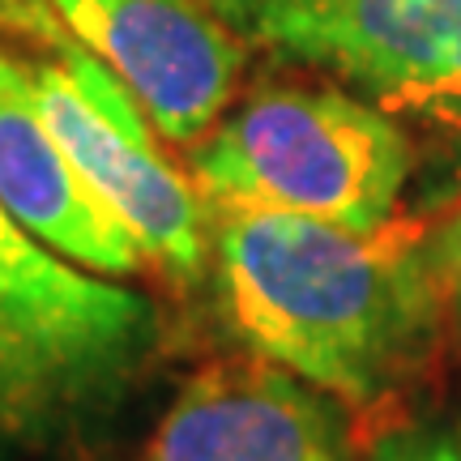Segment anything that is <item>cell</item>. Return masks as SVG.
I'll list each match as a JSON object with an SVG mask.
<instances>
[{
    "mask_svg": "<svg viewBox=\"0 0 461 461\" xmlns=\"http://www.w3.org/2000/svg\"><path fill=\"white\" fill-rule=\"evenodd\" d=\"M5 453H9V440H5V436H0V461H9V457H5Z\"/></svg>",
    "mask_w": 461,
    "mask_h": 461,
    "instance_id": "11",
    "label": "cell"
},
{
    "mask_svg": "<svg viewBox=\"0 0 461 461\" xmlns=\"http://www.w3.org/2000/svg\"><path fill=\"white\" fill-rule=\"evenodd\" d=\"M158 312L90 274L0 205V436L56 448L112 411L149 359Z\"/></svg>",
    "mask_w": 461,
    "mask_h": 461,
    "instance_id": "2",
    "label": "cell"
},
{
    "mask_svg": "<svg viewBox=\"0 0 461 461\" xmlns=\"http://www.w3.org/2000/svg\"><path fill=\"white\" fill-rule=\"evenodd\" d=\"M0 205L65 261L103 278L149 265L129 222L95 193L39 112L31 68L0 48Z\"/></svg>",
    "mask_w": 461,
    "mask_h": 461,
    "instance_id": "8",
    "label": "cell"
},
{
    "mask_svg": "<svg viewBox=\"0 0 461 461\" xmlns=\"http://www.w3.org/2000/svg\"><path fill=\"white\" fill-rule=\"evenodd\" d=\"M167 141H201L227 112L248 48L210 0H43Z\"/></svg>",
    "mask_w": 461,
    "mask_h": 461,
    "instance_id": "6",
    "label": "cell"
},
{
    "mask_svg": "<svg viewBox=\"0 0 461 461\" xmlns=\"http://www.w3.org/2000/svg\"><path fill=\"white\" fill-rule=\"evenodd\" d=\"M141 461H350L346 406L261 355L184 380Z\"/></svg>",
    "mask_w": 461,
    "mask_h": 461,
    "instance_id": "7",
    "label": "cell"
},
{
    "mask_svg": "<svg viewBox=\"0 0 461 461\" xmlns=\"http://www.w3.org/2000/svg\"><path fill=\"white\" fill-rule=\"evenodd\" d=\"M210 248L248 350L350 411H372L419 376L448 321L423 235L411 227L359 235L299 214L214 205Z\"/></svg>",
    "mask_w": 461,
    "mask_h": 461,
    "instance_id": "1",
    "label": "cell"
},
{
    "mask_svg": "<svg viewBox=\"0 0 461 461\" xmlns=\"http://www.w3.org/2000/svg\"><path fill=\"white\" fill-rule=\"evenodd\" d=\"M278 65L312 68L393 115L461 132V0H210Z\"/></svg>",
    "mask_w": 461,
    "mask_h": 461,
    "instance_id": "4",
    "label": "cell"
},
{
    "mask_svg": "<svg viewBox=\"0 0 461 461\" xmlns=\"http://www.w3.org/2000/svg\"><path fill=\"white\" fill-rule=\"evenodd\" d=\"M39 112L56 141L129 222L149 265L193 282L210 261V218L197 188L158 149L154 120L129 86L77 39H60L51 60L31 68Z\"/></svg>",
    "mask_w": 461,
    "mask_h": 461,
    "instance_id": "5",
    "label": "cell"
},
{
    "mask_svg": "<svg viewBox=\"0 0 461 461\" xmlns=\"http://www.w3.org/2000/svg\"><path fill=\"white\" fill-rule=\"evenodd\" d=\"M367 461H461V423H414L380 436Z\"/></svg>",
    "mask_w": 461,
    "mask_h": 461,
    "instance_id": "9",
    "label": "cell"
},
{
    "mask_svg": "<svg viewBox=\"0 0 461 461\" xmlns=\"http://www.w3.org/2000/svg\"><path fill=\"white\" fill-rule=\"evenodd\" d=\"M411 141L393 112L338 82L252 90L193 149L218 210H274L342 230H384L411 180Z\"/></svg>",
    "mask_w": 461,
    "mask_h": 461,
    "instance_id": "3",
    "label": "cell"
},
{
    "mask_svg": "<svg viewBox=\"0 0 461 461\" xmlns=\"http://www.w3.org/2000/svg\"><path fill=\"white\" fill-rule=\"evenodd\" d=\"M423 248H428V265L445 299V316L461 330V205L423 235Z\"/></svg>",
    "mask_w": 461,
    "mask_h": 461,
    "instance_id": "10",
    "label": "cell"
}]
</instances>
